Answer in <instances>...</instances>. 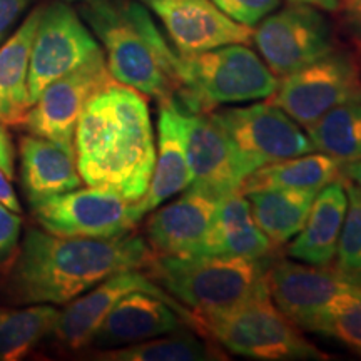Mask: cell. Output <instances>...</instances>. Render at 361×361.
<instances>
[{
  "instance_id": "obj_1",
  "label": "cell",
  "mask_w": 361,
  "mask_h": 361,
  "mask_svg": "<svg viewBox=\"0 0 361 361\" xmlns=\"http://www.w3.org/2000/svg\"><path fill=\"white\" fill-rule=\"evenodd\" d=\"M154 252L135 234L59 236L30 228L12 259L6 300L16 306L67 305L112 274L146 269Z\"/></svg>"
},
{
  "instance_id": "obj_2",
  "label": "cell",
  "mask_w": 361,
  "mask_h": 361,
  "mask_svg": "<svg viewBox=\"0 0 361 361\" xmlns=\"http://www.w3.org/2000/svg\"><path fill=\"white\" fill-rule=\"evenodd\" d=\"M74 151L82 183L111 189L130 204L141 200L156 164L144 94L117 80L94 94L79 117Z\"/></svg>"
},
{
  "instance_id": "obj_3",
  "label": "cell",
  "mask_w": 361,
  "mask_h": 361,
  "mask_svg": "<svg viewBox=\"0 0 361 361\" xmlns=\"http://www.w3.org/2000/svg\"><path fill=\"white\" fill-rule=\"evenodd\" d=\"M80 16L106 49L107 69L114 80L183 114L186 90L179 78V56L146 7L133 0H97L82 4Z\"/></svg>"
},
{
  "instance_id": "obj_4",
  "label": "cell",
  "mask_w": 361,
  "mask_h": 361,
  "mask_svg": "<svg viewBox=\"0 0 361 361\" xmlns=\"http://www.w3.org/2000/svg\"><path fill=\"white\" fill-rule=\"evenodd\" d=\"M268 268L266 258L152 255L146 274L201 319L268 293Z\"/></svg>"
},
{
  "instance_id": "obj_5",
  "label": "cell",
  "mask_w": 361,
  "mask_h": 361,
  "mask_svg": "<svg viewBox=\"0 0 361 361\" xmlns=\"http://www.w3.org/2000/svg\"><path fill=\"white\" fill-rule=\"evenodd\" d=\"M202 336L234 355L261 361H323L329 356L310 343L263 293L231 310L201 318Z\"/></svg>"
},
{
  "instance_id": "obj_6",
  "label": "cell",
  "mask_w": 361,
  "mask_h": 361,
  "mask_svg": "<svg viewBox=\"0 0 361 361\" xmlns=\"http://www.w3.org/2000/svg\"><path fill=\"white\" fill-rule=\"evenodd\" d=\"M186 90L184 114L213 111L218 104L271 97L279 80L246 44H231L192 56H179Z\"/></svg>"
},
{
  "instance_id": "obj_7",
  "label": "cell",
  "mask_w": 361,
  "mask_h": 361,
  "mask_svg": "<svg viewBox=\"0 0 361 361\" xmlns=\"http://www.w3.org/2000/svg\"><path fill=\"white\" fill-rule=\"evenodd\" d=\"M271 301L296 328L318 333L335 311L361 290L331 266L293 261L271 263L266 271Z\"/></svg>"
},
{
  "instance_id": "obj_8",
  "label": "cell",
  "mask_w": 361,
  "mask_h": 361,
  "mask_svg": "<svg viewBox=\"0 0 361 361\" xmlns=\"http://www.w3.org/2000/svg\"><path fill=\"white\" fill-rule=\"evenodd\" d=\"M233 144L245 179L273 162L314 152L310 135L271 102L214 112Z\"/></svg>"
},
{
  "instance_id": "obj_9",
  "label": "cell",
  "mask_w": 361,
  "mask_h": 361,
  "mask_svg": "<svg viewBox=\"0 0 361 361\" xmlns=\"http://www.w3.org/2000/svg\"><path fill=\"white\" fill-rule=\"evenodd\" d=\"M269 99L308 130L336 106L361 99V64L351 54L333 51L286 75Z\"/></svg>"
},
{
  "instance_id": "obj_10",
  "label": "cell",
  "mask_w": 361,
  "mask_h": 361,
  "mask_svg": "<svg viewBox=\"0 0 361 361\" xmlns=\"http://www.w3.org/2000/svg\"><path fill=\"white\" fill-rule=\"evenodd\" d=\"M261 57L271 72L286 78L335 51L333 30L326 17L308 4L290 2L271 12L252 32Z\"/></svg>"
},
{
  "instance_id": "obj_11",
  "label": "cell",
  "mask_w": 361,
  "mask_h": 361,
  "mask_svg": "<svg viewBox=\"0 0 361 361\" xmlns=\"http://www.w3.org/2000/svg\"><path fill=\"white\" fill-rule=\"evenodd\" d=\"M111 82L114 78L101 51L78 69L49 84L29 107L19 128L75 152L74 134L85 104Z\"/></svg>"
},
{
  "instance_id": "obj_12",
  "label": "cell",
  "mask_w": 361,
  "mask_h": 361,
  "mask_svg": "<svg viewBox=\"0 0 361 361\" xmlns=\"http://www.w3.org/2000/svg\"><path fill=\"white\" fill-rule=\"evenodd\" d=\"M102 49L90 34L79 13L64 0L40 8L29 64L30 102L67 72L78 69Z\"/></svg>"
},
{
  "instance_id": "obj_13",
  "label": "cell",
  "mask_w": 361,
  "mask_h": 361,
  "mask_svg": "<svg viewBox=\"0 0 361 361\" xmlns=\"http://www.w3.org/2000/svg\"><path fill=\"white\" fill-rule=\"evenodd\" d=\"M129 201L111 189L78 188L30 206L45 231L71 238H116L134 228Z\"/></svg>"
},
{
  "instance_id": "obj_14",
  "label": "cell",
  "mask_w": 361,
  "mask_h": 361,
  "mask_svg": "<svg viewBox=\"0 0 361 361\" xmlns=\"http://www.w3.org/2000/svg\"><path fill=\"white\" fill-rule=\"evenodd\" d=\"M191 326L202 336L201 319L179 301H168L147 291H134L112 306L90 345L109 350L168 335Z\"/></svg>"
},
{
  "instance_id": "obj_15",
  "label": "cell",
  "mask_w": 361,
  "mask_h": 361,
  "mask_svg": "<svg viewBox=\"0 0 361 361\" xmlns=\"http://www.w3.org/2000/svg\"><path fill=\"white\" fill-rule=\"evenodd\" d=\"M183 126L191 171L189 188L218 201L241 191L245 176L239 171L233 144L214 112L183 114Z\"/></svg>"
},
{
  "instance_id": "obj_16",
  "label": "cell",
  "mask_w": 361,
  "mask_h": 361,
  "mask_svg": "<svg viewBox=\"0 0 361 361\" xmlns=\"http://www.w3.org/2000/svg\"><path fill=\"white\" fill-rule=\"evenodd\" d=\"M179 56H192L231 44H250L252 27L233 20L213 0H149Z\"/></svg>"
},
{
  "instance_id": "obj_17",
  "label": "cell",
  "mask_w": 361,
  "mask_h": 361,
  "mask_svg": "<svg viewBox=\"0 0 361 361\" xmlns=\"http://www.w3.org/2000/svg\"><path fill=\"white\" fill-rule=\"evenodd\" d=\"M147 291L168 301L174 300L159 284H156L141 269H128L112 274L89 291L74 298L59 311V318L52 335L62 348L82 350L90 345L94 333L117 301L129 293Z\"/></svg>"
},
{
  "instance_id": "obj_18",
  "label": "cell",
  "mask_w": 361,
  "mask_h": 361,
  "mask_svg": "<svg viewBox=\"0 0 361 361\" xmlns=\"http://www.w3.org/2000/svg\"><path fill=\"white\" fill-rule=\"evenodd\" d=\"M218 200L188 188L171 204L154 211L146 223V241L154 255L197 256L211 223Z\"/></svg>"
},
{
  "instance_id": "obj_19",
  "label": "cell",
  "mask_w": 361,
  "mask_h": 361,
  "mask_svg": "<svg viewBox=\"0 0 361 361\" xmlns=\"http://www.w3.org/2000/svg\"><path fill=\"white\" fill-rule=\"evenodd\" d=\"M189 184L191 171L184 144L183 114L168 104H159L156 164L146 194L130 207L135 223L164 201L171 200L174 194L188 189Z\"/></svg>"
},
{
  "instance_id": "obj_20",
  "label": "cell",
  "mask_w": 361,
  "mask_h": 361,
  "mask_svg": "<svg viewBox=\"0 0 361 361\" xmlns=\"http://www.w3.org/2000/svg\"><path fill=\"white\" fill-rule=\"evenodd\" d=\"M20 183L29 206L82 186L75 152L27 134L19 139Z\"/></svg>"
},
{
  "instance_id": "obj_21",
  "label": "cell",
  "mask_w": 361,
  "mask_h": 361,
  "mask_svg": "<svg viewBox=\"0 0 361 361\" xmlns=\"http://www.w3.org/2000/svg\"><path fill=\"white\" fill-rule=\"evenodd\" d=\"M274 245L261 231L250 201L241 191L218 201V207L197 256H238L264 259Z\"/></svg>"
},
{
  "instance_id": "obj_22",
  "label": "cell",
  "mask_w": 361,
  "mask_h": 361,
  "mask_svg": "<svg viewBox=\"0 0 361 361\" xmlns=\"http://www.w3.org/2000/svg\"><path fill=\"white\" fill-rule=\"evenodd\" d=\"M348 209L345 179L338 178L314 196L308 219L288 247L291 258L314 266H328L335 259L338 241Z\"/></svg>"
},
{
  "instance_id": "obj_23",
  "label": "cell",
  "mask_w": 361,
  "mask_h": 361,
  "mask_svg": "<svg viewBox=\"0 0 361 361\" xmlns=\"http://www.w3.org/2000/svg\"><path fill=\"white\" fill-rule=\"evenodd\" d=\"M40 8H34L19 29L0 45V124L19 128L32 106L29 92L30 49L40 19Z\"/></svg>"
},
{
  "instance_id": "obj_24",
  "label": "cell",
  "mask_w": 361,
  "mask_h": 361,
  "mask_svg": "<svg viewBox=\"0 0 361 361\" xmlns=\"http://www.w3.org/2000/svg\"><path fill=\"white\" fill-rule=\"evenodd\" d=\"M343 162L324 152L303 154L273 162L251 173L243 183L241 192L261 189H288L318 194L326 184L341 178Z\"/></svg>"
},
{
  "instance_id": "obj_25",
  "label": "cell",
  "mask_w": 361,
  "mask_h": 361,
  "mask_svg": "<svg viewBox=\"0 0 361 361\" xmlns=\"http://www.w3.org/2000/svg\"><path fill=\"white\" fill-rule=\"evenodd\" d=\"M252 216L274 246L291 241L303 229L313 206L314 194L288 189H261L243 192Z\"/></svg>"
},
{
  "instance_id": "obj_26",
  "label": "cell",
  "mask_w": 361,
  "mask_h": 361,
  "mask_svg": "<svg viewBox=\"0 0 361 361\" xmlns=\"http://www.w3.org/2000/svg\"><path fill=\"white\" fill-rule=\"evenodd\" d=\"M59 318L54 305L0 308V361L25 358L40 341L52 335Z\"/></svg>"
},
{
  "instance_id": "obj_27",
  "label": "cell",
  "mask_w": 361,
  "mask_h": 361,
  "mask_svg": "<svg viewBox=\"0 0 361 361\" xmlns=\"http://www.w3.org/2000/svg\"><path fill=\"white\" fill-rule=\"evenodd\" d=\"M104 361H216L226 360L223 351L213 341H206L196 333H168L152 340L134 343L128 346L109 348L96 356Z\"/></svg>"
},
{
  "instance_id": "obj_28",
  "label": "cell",
  "mask_w": 361,
  "mask_h": 361,
  "mask_svg": "<svg viewBox=\"0 0 361 361\" xmlns=\"http://www.w3.org/2000/svg\"><path fill=\"white\" fill-rule=\"evenodd\" d=\"M314 151L343 164L361 159V99L343 102L308 129Z\"/></svg>"
},
{
  "instance_id": "obj_29",
  "label": "cell",
  "mask_w": 361,
  "mask_h": 361,
  "mask_svg": "<svg viewBox=\"0 0 361 361\" xmlns=\"http://www.w3.org/2000/svg\"><path fill=\"white\" fill-rule=\"evenodd\" d=\"M345 179L348 209L336 247L335 268L343 278L361 286V191L355 183Z\"/></svg>"
},
{
  "instance_id": "obj_30",
  "label": "cell",
  "mask_w": 361,
  "mask_h": 361,
  "mask_svg": "<svg viewBox=\"0 0 361 361\" xmlns=\"http://www.w3.org/2000/svg\"><path fill=\"white\" fill-rule=\"evenodd\" d=\"M318 335L333 338L361 355V290L329 316L319 326Z\"/></svg>"
},
{
  "instance_id": "obj_31",
  "label": "cell",
  "mask_w": 361,
  "mask_h": 361,
  "mask_svg": "<svg viewBox=\"0 0 361 361\" xmlns=\"http://www.w3.org/2000/svg\"><path fill=\"white\" fill-rule=\"evenodd\" d=\"M226 16L247 27L258 25L279 7V0H213Z\"/></svg>"
},
{
  "instance_id": "obj_32",
  "label": "cell",
  "mask_w": 361,
  "mask_h": 361,
  "mask_svg": "<svg viewBox=\"0 0 361 361\" xmlns=\"http://www.w3.org/2000/svg\"><path fill=\"white\" fill-rule=\"evenodd\" d=\"M22 218L0 202V264L13 259L19 250Z\"/></svg>"
},
{
  "instance_id": "obj_33",
  "label": "cell",
  "mask_w": 361,
  "mask_h": 361,
  "mask_svg": "<svg viewBox=\"0 0 361 361\" xmlns=\"http://www.w3.org/2000/svg\"><path fill=\"white\" fill-rule=\"evenodd\" d=\"M32 0H0V45L6 42L13 25L27 11Z\"/></svg>"
},
{
  "instance_id": "obj_34",
  "label": "cell",
  "mask_w": 361,
  "mask_h": 361,
  "mask_svg": "<svg viewBox=\"0 0 361 361\" xmlns=\"http://www.w3.org/2000/svg\"><path fill=\"white\" fill-rule=\"evenodd\" d=\"M336 12L350 35L361 42V0H338Z\"/></svg>"
},
{
  "instance_id": "obj_35",
  "label": "cell",
  "mask_w": 361,
  "mask_h": 361,
  "mask_svg": "<svg viewBox=\"0 0 361 361\" xmlns=\"http://www.w3.org/2000/svg\"><path fill=\"white\" fill-rule=\"evenodd\" d=\"M0 171L13 179L16 176V149H13V139L8 133L7 126L0 124Z\"/></svg>"
},
{
  "instance_id": "obj_36",
  "label": "cell",
  "mask_w": 361,
  "mask_h": 361,
  "mask_svg": "<svg viewBox=\"0 0 361 361\" xmlns=\"http://www.w3.org/2000/svg\"><path fill=\"white\" fill-rule=\"evenodd\" d=\"M341 176H343V178L350 179L351 183H355L356 186H358L360 191H361V159L360 161H353V162H346V164H343Z\"/></svg>"
},
{
  "instance_id": "obj_37",
  "label": "cell",
  "mask_w": 361,
  "mask_h": 361,
  "mask_svg": "<svg viewBox=\"0 0 361 361\" xmlns=\"http://www.w3.org/2000/svg\"><path fill=\"white\" fill-rule=\"evenodd\" d=\"M290 2H298V4H308V6H313L319 11L326 12H336L338 8V0H290Z\"/></svg>"
},
{
  "instance_id": "obj_38",
  "label": "cell",
  "mask_w": 361,
  "mask_h": 361,
  "mask_svg": "<svg viewBox=\"0 0 361 361\" xmlns=\"http://www.w3.org/2000/svg\"><path fill=\"white\" fill-rule=\"evenodd\" d=\"M64 2H80V4H90V2H97V0H64Z\"/></svg>"
},
{
  "instance_id": "obj_39",
  "label": "cell",
  "mask_w": 361,
  "mask_h": 361,
  "mask_svg": "<svg viewBox=\"0 0 361 361\" xmlns=\"http://www.w3.org/2000/svg\"><path fill=\"white\" fill-rule=\"evenodd\" d=\"M142 2H144V4H147V2H149V0H142Z\"/></svg>"
}]
</instances>
